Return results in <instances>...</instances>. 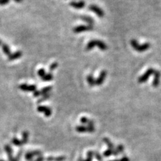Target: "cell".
Instances as JSON below:
<instances>
[{
	"label": "cell",
	"instance_id": "cell-1",
	"mask_svg": "<svg viewBox=\"0 0 161 161\" xmlns=\"http://www.w3.org/2000/svg\"><path fill=\"white\" fill-rule=\"evenodd\" d=\"M95 46H98L99 48L101 50H103V51H105V50L108 49V46L105 44V42L100 40H92L89 41L87 43V46H86L85 49L87 51H89V50H92Z\"/></svg>",
	"mask_w": 161,
	"mask_h": 161
},
{
	"label": "cell",
	"instance_id": "cell-2",
	"mask_svg": "<svg viewBox=\"0 0 161 161\" xmlns=\"http://www.w3.org/2000/svg\"><path fill=\"white\" fill-rule=\"evenodd\" d=\"M130 44L131 46H132V48H134V50H136V51L138 52H145L146 50H148L149 48L150 47V44L149 43H145V44H142V45H140L138 44V41L135 40V39H133L130 41Z\"/></svg>",
	"mask_w": 161,
	"mask_h": 161
},
{
	"label": "cell",
	"instance_id": "cell-3",
	"mask_svg": "<svg viewBox=\"0 0 161 161\" xmlns=\"http://www.w3.org/2000/svg\"><path fill=\"white\" fill-rule=\"evenodd\" d=\"M154 73H155V71L154 69H152V68L148 69L145 74H143L141 77H140L138 78V83H145V82L146 81H147L148 79L149 78V77L151 75Z\"/></svg>",
	"mask_w": 161,
	"mask_h": 161
},
{
	"label": "cell",
	"instance_id": "cell-4",
	"mask_svg": "<svg viewBox=\"0 0 161 161\" xmlns=\"http://www.w3.org/2000/svg\"><path fill=\"white\" fill-rule=\"evenodd\" d=\"M93 29V26L80 25V26H76V27L74 28L73 32L76 33V34H79V33H80V32H83L92 30Z\"/></svg>",
	"mask_w": 161,
	"mask_h": 161
},
{
	"label": "cell",
	"instance_id": "cell-5",
	"mask_svg": "<svg viewBox=\"0 0 161 161\" xmlns=\"http://www.w3.org/2000/svg\"><path fill=\"white\" fill-rule=\"evenodd\" d=\"M89 10H91V12H94L95 14L97 15L98 17H100V18H103V17L104 16V10H102V9H101L100 7L97 6V5H95V4H91L89 6Z\"/></svg>",
	"mask_w": 161,
	"mask_h": 161
},
{
	"label": "cell",
	"instance_id": "cell-6",
	"mask_svg": "<svg viewBox=\"0 0 161 161\" xmlns=\"http://www.w3.org/2000/svg\"><path fill=\"white\" fill-rule=\"evenodd\" d=\"M19 88L21 90L26 92H34L36 91V85H27V84H22L20 85Z\"/></svg>",
	"mask_w": 161,
	"mask_h": 161
},
{
	"label": "cell",
	"instance_id": "cell-7",
	"mask_svg": "<svg viewBox=\"0 0 161 161\" xmlns=\"http://www.w3.org/2000/svg\"><path fill=\"white\" fill-rule=\"evenodd\" d=\"M37 111L40 113H44L46 117H50L52 114V110L49 107L40 106L37 108Z\"/></svg>",
	"mask_w": 161,
	"mask_h": 161
},
{
	"label": "cell",
	"instance_id": "cell-8",
	"mask_svg": "<svg viewBox=\"0 0 161 161\" xmlns=\"http://www.w3.org/2000/svg\"><path fill=\"white\" fill-rule=\"evenodd\" d=\"M107 76V71H102V72L100 73V76L97 78L96 79V85L100 86L101 85H102L104 83L105 79H106Z\"/></svg>",
	"mask_w": 161,
	"mask_h": 161
},
{
	"label": "cell",
	"instance_id": "cell-9",
	"mask_svg": "<svg viewBox=\"0 0 161 161\" xmlns=\"http://www.w3.org/2000/svg\"><path fill=\"white\" fill-rule=\"evenodd\" d=\"M70 5L75 9H82L85 7V2L83 0H80V1H71L70 3Z\"/></svg>",
	"mask_w": 161,
	"mask_h": 161
},
{
	"label": "cell",
	"instance_id": "cell-10",
	"mask_svg": "<svg viewBox=\"0 0 161 161\" xmlns=\"http://www.w3.org/2000/svg\"><path fill=\"white\" fill-rule=\"evenodd\" d=\"M22 56V52L20 51V50H18V51L14 52V53H12L11 55L7 57V59H8L9 61H15V60L18 59L19 58H20Z\"/></svg>",
	"mask_w": 161,
	"mask_h": 161
},
{
	"label": "cell",
	"instance_id": "cell-11",
	"mask_svg": "<svg viewBox=\"0 0 161 161\" xmlns=\"http://www.w3.org/2000/svg\"><path fill=\"white\" fill-rule=\"evenodd\" d=\"M4 148H5V152H6L7 154L9 161H15V158H14V157L12 156L13 151H12V148H11L8 145H6L5 146Z\"/></svg>",
	"mask_w": 161,
	"mask_h": 161
},
{
	"label": "cell",
	"instance_id": "cell-12",
	"mask_svg": "<svg viewBox=\"0 0 161 161\" xmlns=\"http://www.w3.org/2000/svg\"><path fill=\"white\" fill-rule=\"evenodd\" d=\"M154 79L153 80L152 85L154 87H158L159 82H160V73L158 71H155L154 73Z\"/></svg>",
	"mask_w": 161,
	"mask_h": 161
},
{
	"label": "cell",
	"instance_id": "cell-13",
	"mask_svg": "<svg viewBox=\"0 0 161 161\" xmlns=\"http://www.w3.org/2000/svg\"><path fill=\"white\" fill-rule=\"evenodd\" d=\"M80 19L83 20V22L88 24V25L93 26L94 24V20L92 18L89 16H80Z\"/></svg>",
	"mask_w": 161,
	"mask_h": 161
},
{
	"label": "cell",
	"instance_id": "cell-14",
	"mask_svg": "<svg viewBox=\"0 0 161 161\" xmlns=\"http://www.w3.org/2000/svg\"><path fill=\"white\" fill-rule=\"evenodd\" d=\"M1 46H2V49H3V51L4 52V54L5 55H7V57H9L11 54V51H10V48L9 47V46L7 45V44H5V43H3L1 42Z\"/></svg>",
	"mask_w": 161,
	"mask_h": 161
},
{
	"label": "cell",
	"instance_id": "cell-15",
	"mask_svg": "<svg viewBox=\"0 0 161 161\" xmlns=\"http://www.w3.org/2000/svg\"><path fill=\"white\" fill-rule=\"evenodd\" d=\"M87 80L90 87H93V86L96 85V79H95L92 75H89L87 76Z\"/></svg>",
	"mask_w": 161,
	"mask_h": 161
},
{
	"label": "cell",
	"instance_id": "cell-16",
	"mask_svg": "<svg viewBox=\"0 0 161 161\" xmlns=\"http://www.w3.org/2000/svg\"><path fill=\"white\" fill-rule=\"evenodd\" d=\"M42 79V81H44V82H48V81H50V80H52V79H53V75H52V73H46L45 75L43 77Z\"/></svg>",
	"mask_w": 161,
	"mask_h": 161
},
{
	"label": "cell",
	"instance_id": "cell-17",
	"mask_svg": "<svg viewBox=\"0 0 161 161\" xmlns=\"http://www.w3.org/2000/svg\"><path fill=\"white\" fill-rule=\"evenodd\" d=\"M28 136H29V133L28 131H24V132L22 133V142L23 145H25L28 142Z\"/></svg>",
	"mask_w": 161,
	"mask_h": 161
},
{
	"label": "cell",
	"instance_id": "cell-18",
	"mask_svg": "<svg viewBox=\"0 0 161 161\" xmlns=\"http://www.w3.org/2000/svg\"><path fill=\"white\" fill-rule=\"evenodd\" d=\"M52 87H51V86H48V87H45L42 88V89L40 90L41 95H44L48 94V93H50V91H52Z\"/></svg>",
	"mask_w": 161,
	"mask_h": 161
},
{
	"label": "cell",
	"instance_id": "cell-19",
	"mask_svg": "<svg viewBox=\"0 0 161 161\" xmlns=\"http://www.w3.org/2000/svg\"><path fill=\"white\" fill-rule=\"evenodd\" d=\"M104 142L107 145H108V148H109V149H111V150L115 149V146H114L113 144L112 143L111 141H110V140L109 139V138H104Z\"/></svg>",
	"mask_w": 161,
	"mask_h": 161
},
{
	"label": "cell",
	"instance_id": "cell-20",
	"mask_svg": "<svg viewBox=\"0 0 161 161\" xmlns=\"http://www.w3.org/2000/svg\"><path fill=\"white\" fill-rule=\"evenodd\" d=\"M94 154L95 152L93 151H89L87 152V158L86 159V160H83L82 158H79V161H92V159H93V157L94 156Z\"/></svg>",
	"mask_w": 161,
	"mask_h": 161
},
{
	"label": "cell",
	"instance_id": "cell-21",
	"mask_svg": "<svg viewBox=\"0 0 161 161\" xmlns=\"http://www.w3.org/2000/svg\"><path fill=\"white\" fill-rule=\"evenodd\" d=\"M77 132H88L87 126H85L83 125H80V126H77L76 128Z\"/></svg>",
	"mask_w": 161,
	"mask_h": 161
},
{
	"label": "cell",
	"instance_id": "cell-22",
	"mask_svg": "<svg viewBox=\"0 0 161 161\" xmlns=\"http://www.w3.org/2000/svg\"><path fill=\"white\" fill-rule=\"evenodd\" d=\"M12 142L13 143V145L16 146H22V145H23L22 141H20V140H18V138H13Z\"/></svg>",
	"mask_w": 161,
	"mask_h": 161
},
{
	"label": "cell",
	"instance_id": "cell-23",
	"mask_svg": "<svg viewBox=\"0 0 161 161\" xmlns=\"http://www.w3.org/2000/svg\"><path fill=\"white\" fill-rule=\"evenodd\" d=\"M50 95H51V94H50V93H48V94L42 95V97H41L40 100H39L38 101V103H39V104H40V103L44 102V101H45V100H48V99L50 98Z\"/></svg>",
	"mask_w": 161,
	"mask_h": 161
},
{
	"label": "cell",
	"instance_id": "cell-24",
	"mask_svg": "<svg viewBox=\"0 0 161 161\" xmlns=\"http://www.w3.org/2000/svg\"><path fill=\"white\" fill-rule=\"evenodd\" d=\"M33 157L34 156H33L32 153V152H28L26 153L25 155L26 159H27V160L29 161H34Z\"/></svg>",
	"mask_w": 161,
	"mask_h": 161
},
{
	"label": "cell",
	"instance_id": "cell-25",
	"mask_svg": "<svg viewBox=\"0 0 161 161\" xmlns=\"http://www.w3.org/2000/svg\"><path fill=\"white\" fill-rule=\"evenodd\" d=\"M46 73V71H45V69H40L38 71V75L39 77H40L41 78H42L45 75Z\"/></svg>",
	"mask_w": 161,
	"mask_h": 161
},
{
	"label": "cell",
	"instance_id": "cell-26",
	"mask_svg": "<svg viewBox=\"0 0 161 161\" xmlns=\"http://www.w3.org/2000/svg\"><path fill=\"white\" fill-rule=\"evenodd\" d=\"M112 154H113V150L111 149H108L106 150L104 152V156L106 157H108L110 156H111Z\"/></svg>",
	"mask_w": 161,
	"mask_h": 161
},
{
	"label": "cell",
	"instance_id": "cell-27",
	"mask_svg": "<svg viewBox=\"0 0 161 161\" xmlns=\"http://www.w3.org/2000/svg\"><path fill=\"white\" fill-rule=\"evenodd\" d=\"M58 67V63L57 62H55V63H52L51 65H50V73L52 72V71H53L54 70H55L56 69H57Z\"/></svg>",
	"mask_w": 161,
	"mask_h": 161
},
{
	"label": "cell",
	"instance_id": "cell-28",
	"mask_svg": "<svg viewBox=\"0 0 161 161\" xmlns=\"http://www.w3.org/2000/svg\"><path fill=\"white\" fill-rule=\"evenodd\" d=\"M116 149H117V151L119 152V154L123 153V151H124V147H123V146L122 145H119L117 146V148H116Z\"/></svg>",
	"mask_w": 161,
	"mask_h": 161
},
{
	"label": "cell",
	"instance_id": "cell-29",
	"mask_svg": "<svg viewBox=\"0 0 161 161\" xmlns=\"http://www.w3.org/2000/svg\"><path fill=\"white\" fill-rule=\"evenodd\" d=\"M89 120H90V119H89L86 117H82L81 118H80V122L83 123V124H88Z\"/></svg>",
	"mask_w": 161,
	"mask_h": 161
},
{
	"label": "cell",
	"instance_id": "cell-30",
	"mask_svg": "<svg viewBox=\"0 0 161 161\" xmlns=\"http://www.w3.org/2000/svg\"><path fill=\"white\" fill-rule=\"evenodd\" d=\"M94 156H95V158H96L99 161H103L102 156H101V154L99 152H95V154H94Z\"/></svg>",
	"mask_w": 161,
	"mask_h": 161
},
{
	"label": "cell",
	"instance_id": "cell-31",
	"mask_svg": "<svg viewBox=\"0 0 161 161\" xmlns=\"http://www.w3.org/2000/svg\"><path fill=\"white\" fill-rule=\"evenodd\" d=\"M109 161H130V159H129L128 157L124 156V157H123V158H121L120 159H116V160H109Z\"/></svg>",
	"mask_w": 161,
	"mask_h": 161
},
{
	"label": "cell",
	"instance_id": "cell-32",
	"mask_svg": "<svg viewBox=\"0 0 161 161\" xmlns=\"http://www.w3.org/2000/svg\"><path fill=\"white\" fill-rule=\"evenodd\" d=\"M65 156H58V157H55V161H63L65 160Z\"/></svg>",
	"mask_w": 161,
	"mask_h": 161
},
{
	"label": "cell",
	"instance_id": "cell-33",
	"mask_svg": "<svg viewBox=\"0 0 161 161\" xmlns=\"http://www.w3.org/2000/svg\"><path fill=\"white\" fill-rule=\"evenodd\" d=\"M22 154V150H20L19 152L18 153V154H17V156L16 158H15V161H18L20 160V156H21V155Z\"/></svg>",
	"mask_w": 161,
	"mask_h": 161
},
{
	"label": "cell",
	"instance_id": "cell-34",
	"mask_svg": "<svg viewBox=\"0 0 161 161\" xmlns=\"http://www.w3.org/2000/svg\"><path fill=\"white\" fill-rule=\"evenodd\" d=\"M33 94H34V96L35 97H40V95H41L40 90V91L36 90V91H34V92L33 93Z\"/></svg>",
	"mask_w": 161,
	"mask_h": 161
},
{
	"label": "cell",
	"instance_id": "cell-35",
	"mask_svg": "<svg viewBox=\"0 0 161 161\" xmlns=\"http://www.w3.org/2000/svg\"><path fill=\"white\" fill-rule=\"evenodd\" d=\"M10 1V0H1V1H0V3H1V5H5L7 4Z\"/></svg>",
	"mask_w": 161,
	"mask_h": 161
},
{
	"label": "cell",
	"instance_id": "cell-36",
	"mask_svg": "<svg viewBox=\"0 0 161 161\" xmlns=\"http://www.w3.org/2000/svg\"><path fill=\"white\" fill-rule=\"evenodd\" d=\"M44 160H46V158H44V156H38V158H37L36 159H35V160H34V161H44Z\"/></svg>",
	"mask_w": 161,
	"mask_h": 161
},
{
	"label": "cell",
	"instance_id": "cell-37",
	"mask_svg": "<svg viewBox=\"0 0 161 161\" xmlns=\"http://www.w3.org/2000/svg\"><path fill=\"white\" fill-rule=\"evenodd\" d=\"M46 160L47 161H55V157L49 156L48 157V158H46Z\"/></svg>",
	"mask_w": 161,
	"mask_h": 161
},
{
	"label": "cell",
	"instance_id": "cell-38",
	"mask_svg": "<svg viewBox=\"0 0 161 161\" xmlns=\"http://www.w3.org/2000/svg\"><path fill=\"white\" fill-rule=\"evenodd\" d=\"M14 1L16 3H21V2H22V1H23V0H14Z\"/></svg>",
	"mask_w": 161,
	"mask_h": 161
},
{
	"label": "cell",
	"instance_id": "cell-39",
	"mask_svg": "<svg viewBox=\"0 0 161 161\" xmlns=\"http://www.w3.org/2000/svg\"><path fill=\"white\" fill-rule=\"evenodd\" d=\"M1 161H4V160H1Z\"/></svg>",
	"mask_w": 161,
	"mask_h": 161
}]
</instances>
